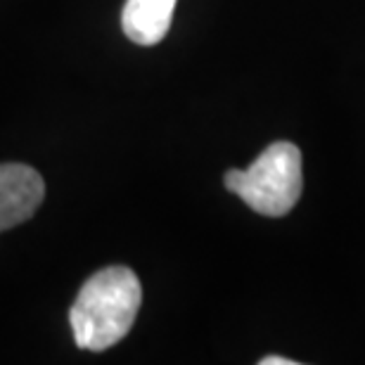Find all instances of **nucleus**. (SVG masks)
<instances>
[{"instance_id": "nucleus-3", "label": "nucleus", "mask_w": 365, "mask_h": 365, "mask_svg": "<svg viewBox=\"0 0 365 365\" xmlns=\"http://www.w3.org/2000/svg\"><path fill=\"white\" fill-rule=\"evenodd\" d=\"M46 185L26 164H0V232L29 221L38 211Z\"/></svg>"}, {"instance_id": "nucleus-1", "label": "nucleus", "mask_w": 365, "mask_h": 365, "mask_svg": "<svg viewBox=\"0 0 365 365\" xmlns=\"http://www.w3.org/2000/svg\"><path fill=\"white\" fill-rule=\"evenodd\" d=\"M143 287L126 266H109L86 280L69 311L71 332L86 351H105L130 332L140 311Z\"/></svg>"}, {"instance_id": "nucleus-2", "label": "nucleus", "mask_w": 365, "mask_h": 365, "mask_svg": "<svg viewBox=\"0 0 365 365\" xmlns=\"http://www.w3.org/2000/svg\"><path fill=\"white\" fill-rule=\"evenodd\" d=\"M302 152L292 143H273L250 169H230L225 187L264 216H284L302 195Z\"/></svg>"}, {"instance_id": "nucleus-5", "label": "nucleus", "mask_w": 365, "mask_h": 365, "mask_svg": "<svg viewBox=\"0 0 365 365\" xmlns=\"http://www.w3.org/2000/svg\"><path fill=\"white\" fill-rule=\"evenodd\" d=\"M259 365H297V361L282 359V356H266V359L259 361Z\"/></svg>"}, {"instance_id": "nucleus-4", "label": "nucleus", "mask_w": 365, "mask_h": 365, "mask_svg": "<svg viewBox=\"0 0 365 365\" xmlns=\"http://www.w3.org/2000/svg\"><path fill=\"white\" fill-rule=\"evenodd\" d=\"M176 0H126L121 29L138 46H157L169 34Z\"/></svg>"}]
</instances>
